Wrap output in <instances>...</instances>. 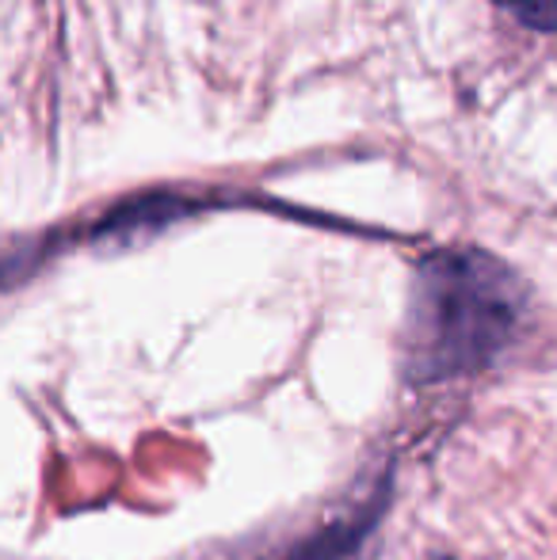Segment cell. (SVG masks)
<instances>
[{
    "instance_id": "cell-2",
    "label": "cell",
    "mask_w": 557,
    "mask_h": 560,
    "mask_svg": "<svg viewBox=\"0 0 557 560\" xmlns=\"http://www.w3.org/2000/svg\"><path fill=\"white\" fill-rule=\"evenodd\" d=\"M379 515H382V500L367 503V511H356V515L344 518V523L328 526L325 534L305 541L290 560H356L367 541V534H371L374 523H379Z\"/></svg>"
},
{
    "instance_id": "cell-4",
    "label": "cell",
    "mask_w": 557,
    "mask_h": 560,
    "mask_svg": "<svg viewBox=\"0 0 557 560\" xmlns=\"http://www.w3.org/2000/svg\"><path fill=\"white\" fill-rule=\"evenodd\" d=\"M436 560H454V557H436Z\"/></svg>"
},
{
    "instance_id": "cell-1",
    "label": "cell",
    "mask_w": 557,
    "mask_h": 560,
    "mask_svg": "<svg viewBox=\"0 0 557 560\" xmlns=\"http://www.w3.org/2000/svg\"><path fill=\"white\" fill-rule=\"evenodd\" d=\"M527 294L512 267L477 248L428 256L413 282L405 377L439 385L489 370L520 339Z\"/></svg>"
},
{
    "instance_id": "cell-3",
    "label": "cell",
    "mask_w": 557,
    "mask_h": 560,
    "mask_svg": "<svg viewBox=\"0 0 557 560\" xmlns=\"http://www.w3.org/2000/svg\"><path fill=\"white\" fill-rule=\"evenodd\" d=\"M504 12L535 31H557V0H497Z\"/></svg>"
}]
</instances>
